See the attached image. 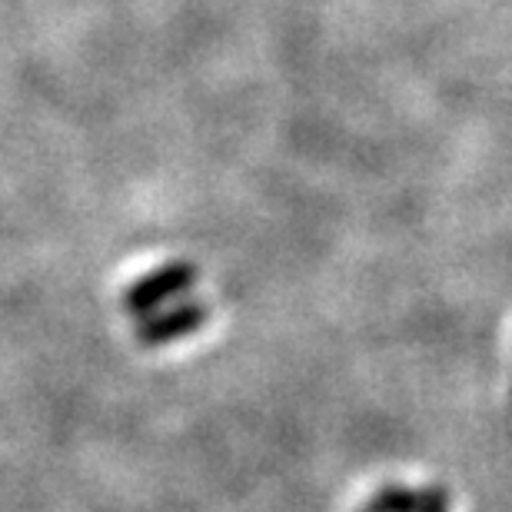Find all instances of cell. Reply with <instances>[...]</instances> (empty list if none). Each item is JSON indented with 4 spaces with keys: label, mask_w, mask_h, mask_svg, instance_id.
Here are the masks:
<instances>
[{
    "label": "cell",
    "mask_w": 512,
    "mask_h": 512,
    "mask_svg": "<svg viewBox=\"0 0 512 512\" xmlns=\"http://www.w3.org/2000/svg\"><path fill=\"white\" fill-rule=\"evenodd\" d=\"M207 320V306H180V310H170L157 316V320H147L140 326V340L143 343H167L177 340V336L197 330V326Z\"/></svg>",
    "instance_id": "cell-2"
},
{
    "label": "cell",
    "mask_w": 512,
    "mask_h": 512,
    "mask_svg": "<svg viewBox=\"0 0 512 512\" xmlns=\"http://www.w3.org/2000/svg\"><path fill=\"white\" fill-rule=\"evenodd\" d=\"M193 280H197V266H190L183 260L160 266L157 273L143 276V280H137L130 286L127 310L130 313H147V310H153V306L167 303V300H173V296H180L183 290H190Z\"/></svg>",
    "instance_id": "cell-1"
}]
</instances>
